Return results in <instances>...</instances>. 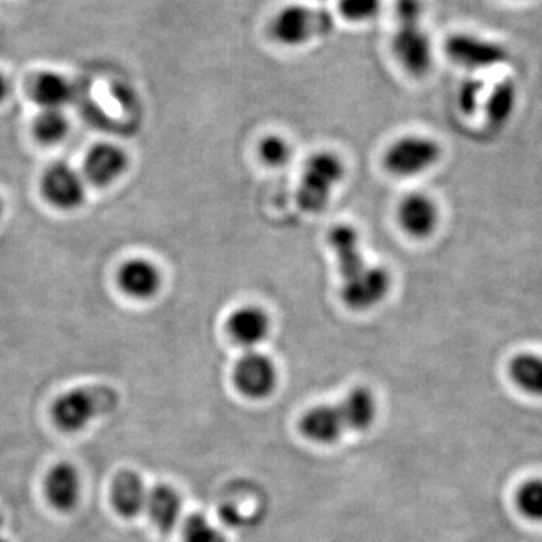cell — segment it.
<instances>
[{
  "label": "cell",
  "instance_id": "30",
  "mask_svg": "<svg viewBox=\"0 0 542 542\" xmlns=\"http://www.w3.org/2000/svg\"><path fill=\"white\" fill-rule=\"evenodd\" d=\"M8 91H10V85H8L7 79L0 74V103L7 98Z\"/></svg>",
  "mask_w": 542,
  "mask_h": 542
},
{
  "label": "cell",
  "instance_id": "1",
  "mask_svg": "<svg viewBox=\"0 0 542 542\" xmlns=\"http://www.w3.org/2000/svg\"><path fill=\"white\" fill-rule=\"evenodd\" d=\"M119 401V393L106 384L77 387L56 398L52 419L64 433H79L95 419L116 412Z\"/></svg>",
  "mask_w": 542,
  "mask_h": 542
},
{
  "label": "cell",
  "instance_id": "10",
  "mask_svg": "<svg viewBox=\"0 0 542 542\" xmlns=\"http://www.w3.org/2000/svg\"><path fill=\"white\" fill-rule=\"evenodd\" d=\"M398 220L401 228L410 237H431L439 226V205L427 193H409L402 198L401 204H399Z\"/></svg>",
  "mask_w": 542,
  "mask_h": 542
},
{
  "label": "cell",
  "instance_id": "18",
  "mask_svg": "<svg viewBox=\"0 0 542 542\" xmlns=\"http://www.w3.org/2000/svg\"><path fill=\"white\" fill-rule=\"evenodd\" d=\"M145 509L160 532L171 533L180 521L183 499L171 485L160 484L148 491Z\"/></svg>",
  "mask_w": 542,
  "mask_h": 542
},
{
  "label": "cell",
  "instance_id": "8",
  "mask_svg": "<svg viewBox=\"0 0 542 542\" xmlns=\"http://www.w3.org/2000/svg\"><path fill=\"white\" fill-rule=\"evenodd\" d=\"M392 288V276L383 265L372 264L365 275L341 284V297L353 311H369L380 305Z\"/></svg>",
  "mask_w": 542,
  "mask_h": 542
},
{
  "label": "cell",
  "instance_id": "32",
  "mask_svg": "<svg viewBox=\"0 0 542 542\" xmlns=\"http://www.w3.org/2000/svg\"><path fill=\"white\" fill-rule=\"evenodd\" d=\"M0 542H8V541H7V539L2 538V536H0Z\"/></svg>",
  "mask_w": 542,
  "mask_h": 542
},
{
  "label": "cell",
  "instance_id": "14",
  "mask_svg": "<svg viewBox=\"0 0 542 542\" xmlns=\"http://www.w3.org/2000/svg\"><path fill=\"white\" fill-rule=\"evenodd\" d=\"M119 288L133 299L147 300L162 287V273L156 264L144 258L124 262L118 271Z\"/></svg>",
  "mask_w": 542,
  "mask_h": 542
},
{
  "label": "cell",
  "instance_id": "28",
  "mask_svg": "<svg viewBox=\"0 0 542 542\" xmlns=\"http://www.w3.org/2000/svg\"><path fill=\"white\" fill-rule=\"evenodd\" d=\"M482 94H484V82L479 79H467L461 83L458 91V106L466 115H473L482 106Z\"/></svg>",
  "mask_w": 542,
  "mask_h": 542
},
{
  "label": "cell",
  "instance_id": "4",
  "mask_svg": "<svg viewBox=\"0 0 542 542\" xmlns=\"http://www.w3.org/2000/svg\"><path fill=\"white\" fill-rule=\"evenodd\" d=\"M442 159L439 142L422 134H407L396 139L384 153V168L401 178L419 177Z\"/></svg>",
  "mask_w": 542,
  "mask_h": 542
},
{
  "label": "cell",
  "instance_id": "31",
  "mask_svg": "<svg viewBox=\"0 0 542 542\" xmlns=\"http://www.w3.org/2000/svg\"><path fill=\"white\" fill-rule=\"evenodd\" d=\"M2 211H4V205H2V201H0V216H2Z\"/></svg>",
  "mask_w": 542,
  "mask_h": 542
},
{
  "label": "cell",
  "instance_id": "7",
  "mask_svg": "<svg viewBox=\"0 0 542 542\" xmlns=\"http://www.w3.org/2000/svg\"><path fill=\"white\" fill-rule=\"evenodd\" d=\"M278 377L275 362L256 350L247 351L234 368L235 386L250 399H264L271 395L278 384Z\"/></svg>",
  "mask_w": 542,
  "mask_h": 542
},
{
  "label": "cell",
  "instance_id": "21",
  "mask_svg": "<svg viewBox=\"0 0 542 542\" xmlns=\"http://www.w3.org/2000/svg\"><path fill=\"white\" fill-rule=\"evenodd\" d=\"M509 377L515 386L533 396H542V356L520 353L512 357L508 366Z\"/></svg>",
  "mask_w": 542,
  "mask_h": 542
},
{
  "label": "cell",
  "instance_id": "23",
  "mask_svg": "<svg viewBox=\"0 0 542 542\" xmlns=\"http://www.w3.org/2000/svg\"><path fill=\"white\" fill-rule=\"evenodd\" d=\"M67 133L68 121L61 109H44L35 118V138L43 144H58L67 136Z\"/></svg>",
  "mask_w": 542,
  "mask_h": 542
},
{
  "label": "cell",
  "instance_id": "29",
  "mask_svg": "<svg viewBox=\"0 0 542 542\" xmlns=\"http://www.w3.org/2000/svg\"><path fill=\"white\" fill-rule=\"evenodd\" d=\"M395 14L399 26L421 25L424 0H395Z\"/></svg>",
  "mask_w": 542,
  "mask_h": 542
},
{
  "label": "cell",
  "instance_id": "5",
  "mask_svg": "<svg viewBox=\"0 0 542 542\" xmlns=\"http://www.w3.org/2000/svg\"><path fill=\"white\" fill-rule=\"evenodd\" d=\"M445 52L454 64L470 71L491 70L509 61V52L499 41L470 32H457L446 40Z\"/></svg>",
  "mask_w": 542,
  "mask_h": 542
},
{
  "label": "cell",
  "instance_id": "19",
  "mask_svg": "<svg viewBox=\"0 0 542 542\" xmlns=\"http://www.w3.org/2000/svg\"><path fill=\"white\" fill-rule=\"evenodd\" d=\"M347 430L365 431L377 418V398L368 387H354L338 404Z\"/></svg>",
  "mask_w": 542,
  "mask_h": 542
},
{
  "label": "cell",
  "instance_id": "20",
  "mask_svg": "<svg viewBox=\"0 0 542 542\" xmlns=\"http://www.w3.org/2000/svg\"><path fill=\"white\" fill-rule=\"evenodd\" d=\"M518 103V89L512 79H503L494 85L485 101H482L488 124L502 128L514 115Z\"/></svg>",
  "mask_w": 542,
  "mask_h": 542
},
{
  "label": "cell",
  "instance_id": "15",
  "mask_svg": "<svg viewBox=\"0 0 542 542\" xmlns=\"http://www.w3.org/2000/svg\"><path fill=\"white\" fill-rule=\"evenodd\" d=\"M148 491L139 473L133 470H119L112 482L110 500L121 517L130 518L141 514L147 505Z\"/></svg>",
  "mask_w": 542,
  "mask_h": 542
},
{
  "label": "cell",
  "instance_id": "11",
  "mask_svg": "<svg viewBox=\"0 0 542 542\" xmlns=\"http://www.w3.org/2000/svg\"><path fill=\"white\" fill-rule=\"evenodd\" d=\"M43 195L53 207L61 210H74L85 199V186L82 178L71 166L56 163L47 169L43 177Z\"/></svg>",
  "mask_w": 542,
  "mask_h": 542
},
{
  "label": "cell",
  "instance_id": "25",
  "mask_svg": "<svg viewBox=\"0 0 542 542\" xmlns=\"http://www.w3.org/2000/svg\"><path fill=\"white\" fill-rule=\"evenodd\" d=\"M338 11L348 23L366 25L380 17L383 0H339Z\"/></svg>",
  "mask_w": 542,
  "mask_h": 542
},
{
  "label": "cell",
  "instance_id": "26",
  "mask_svg": "<svg viewBox=\"0 0 542 542\" xmlns=\"http://www.w3.org/2000/svg\"><path fill=\"white\" fill-rule=\"evenodd\" d=\"M517 508L527 520L542 521V479H530L517 491Z\"/></svg>",
  "mask_w": 542,
  "mask_h": 542
},
{
  "label": "cell",
  "instance_id": "6",
  "mask_svg": "<svg viewBox=\"0 0 542 542\" xmlns=\"http://www.w3.org/2000/svg\"><path fill=\"white\" fill-rule=\"evenodd\" d=\"M392 53L410 76L424 77L433 70V41L422 25L399 26L393 35Z\"/></svg>",
  "mask_w": 542,
  "mask_h": 542
},
{
  "label": "cell",
  "instance_id": "3",
  "mask_svg": "<svg viewBox=\"0 0 542 542\" xmlns=\"http://www.w3.org/2000/svg\"><path fill=\"white\" fill-rule=\"evenodd\" d=\"M335 29V20L326 10L308 5L290 4L276 11L270 22V35L279 46H306L315 38L327 37Z\"/></svg>",
  "mask_w": 542,
  "mask_h": 542
},
{
  "label": "cell",
  "instance_id": "27",
  "mask_svg": "<svg viewBox=\"0 0 542 542\" xmlns=\"http://www.w3.org/2000/svg\"><path fill=\"white\" fill-rule=\"evenodd\" d=\"M183 542H226V539L207 517L193 514L184 523Z\"/></svg>",
  "mask_w": 542,
  "mask_h": 542
},
{
  "label": "cell",
  "instance_id": "2",
  "mask_svg": "<svg viewBox=\"0 0 542 542\" xmlns=\"http://www.w3.org/2000/svg\"><path fill=\"white\" fill-rule=\"evenodd\" d=\"M345 163L332 151H318L306 160L297 187V204L305 213L326 210L333 193L345 178Z\"/></svg>",
  "mask_w": 542,
  "mask_h": 542
},
{
  "label": "cell",
  "instance_id": "22",
  "mask_svg": "<svg viewBox=\"0 0 542 542\" xmlns=\"http://www.w3.org/2000/svg\"><path fill=\"white\" fill-rule=\"evenodd\" d=\"M71 95L73 88L61 74H40L32 86V97L43 109H61L70 101Z\"/></svg>",
  "mask_w": 542,
  "mask_h": 542
},
{
  "label": "cell",
  "instance_id": "33",
  "mask_svg": "<svg viewBox=\"0 0 542 542\" xmlns=\"http://www.w3.org/2000/svg\"><path fill=\"white\" fill-rule=\"evenodd\" d=\"M0 527H2V518H0Z\"/></svg>",
  "mask_w": 542,
  "mask_h": 542
},
{
  "label": "cell",
  "instance_id": "17",
  "mask_svg": "<svg viewBox=\"0 0 542 542\" xmlns=\"http://www.w3.org/2000/svg\"><path fill=\"white\" fill-rule=\"evenodd\" d=\"M300 428H302L303 436L321 445L335 443L347 430L338 404H321L309 410L303 416Z\"/></svg>",
  "mask_w": 542,
  "mask_h": 542
},
{
  "label": "cell",
  "instance_id": "24",
  "mask_svg": "<svg viewBox=\"0 0 542 542\" xmlns=\"http://www.w3.org/2000/svg\"><path fill=\"white\" fill-rule=\"evenodd\" d=\"M258 156L268 168H282L293 159V147L279 134H268L258 145Z\"/></svg>",
  "mask_w": 542,
  "mask_h": 542
},
{
  "label": "cell",
  "instance_id": "13",
  "mask_svg": "<svg viewBox=\"0 0 542 542\" xmlns=\"http://www.w3.org/2000/svg\"><path fill=\"white\" fill-rule=\"evenodd\" d=\"M80 491H82V482L73 464L62 461L47 472L44 479V493L56 511L62 514L74 511L80 500Z\"/></svg>",
  "mask_w": 542,
  "mask_h": 542
},
{
  "label": "cell",
  "instance_id": "16",
  "mask_svg": "<svg viewBox=\"0 0 542 542\" xmlns=\"http://www.w3.org/2000/svg\"><path fill=\"white\" fill-rule=\"evenodd\" d=\"M127 156L112 144L95 145L85 160V175L89 183L106 187L115 183L127 168Z\"/></svg>",
  "mask_w": 542,
  "mask_h": 542
},
{
  "label": "cell",
  "instance_id": "12",
  "mask_svg": "<svg viewBox=\"0 0 542 542\" xmlns=\"http://www.w3.org/2000/svg\"><path fill=\"white\" fill-rule=\"evenodd\" d=\"M226 329L232 341L247 350H255L270 335L271 318L258 305H243L231 312Z\"/></svg>",
  "mask_w": 542,
  "mask_h": 542
},
{
  "label": "cell",
  "instance_id": "9",
  "mask_svg": "<svg viewBox=\"0 0 542 542\" xmlns=\"http://www.w3.org/2000/svg\"><path fill=\"white\" fill-rule=\"evenodd\" d=\"M327 240L335 255L341 284L359 278L371 267V262L363 253L360 232L354 226L344 225V223L333 226Z\"/></svg>",
  "mask_w": 542,
  "mask_h": 542
}]
</instances>
